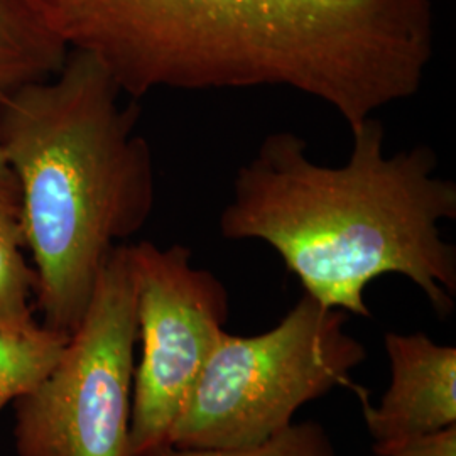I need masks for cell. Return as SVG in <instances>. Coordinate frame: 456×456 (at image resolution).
<instances>
[{"mask_svg": "<svg viewBox=\"0 0 456 456\" xmlns=\"http://www.w3.org/2000/svg\"><path fill=\"white\" fill-rule=\"evenodd\" d=\"M367 357L346 313L303 293L269 331L222 333L166 444L250 448L293 424L296 411L335 387L359 392L350 372Z\"/></svg>", "mask_w": 456, "mask_h": 456, "instance_id": "cell-4", "label": "cell"}, {"mask_svg": "<svg viewBox=\"0 0 456 456\" xmlns=\"http://www.w3.org/2000/svg\"><path fill=\"white\" fill-rule=\"evenodd\" d=\"M68 53L37 0H0V97L56 75Z\"/></svg>", "mask_w": 456, "mask_h": 456, "instance_id": "cell-8", "label": "cell"}, {"mask_svg": "<svg viewBox=\"0 0 456 456\" xmlns=\"http://www.w3.org/2000/svg\"><path fill=\"white\" fill-rule=\"evenodd\" d=\"M342 166L311 161L293 132H274L237 171L220 215L228 240L271 245L305 293L370 318L367 286L384 274L412 281L446 316L456 293V250L440 224L456 218V184L435 175L429 146L386 154V129L365 118Z\"/></svg>", "mask_w": 456, "mask_h": 456, "instance_id": "cell-2", "label": "cell"}, {"mask_svg": "<svg viewBox=\"0 0 456 456\" xmlns=\"http://www.w3.org/2000/svg\"><path fill=\"white\" fill-rule=\"evenodd\" d=\"M22 250L19 212L0 207V320L33 318L36 274Z\"/></svg>", "mask_w": 456, "mask_h": 456, "instance_id": "cell-10", "label": "cell"}, {"mask_svg": "<svg viewBox=\"0 0 456 456\" xmlns=\"http://www.w3.org/2000/svg\"><path fill=\"white\" fill-rule=\"evenodd\" d=\"M184 245H129L137 343L132 391L131 456L167 443L196 379L225 331L228 293Z\"/></svg>", "mask_w": 456, "mask_h": 456, "instance_id": "cell-6", "label": "cell"}, {"mask_svg": "<svg viewBox=\"0 0 456 456\" xmlns=\"http://www.w3.org/2000/svg\"><path fill=\"white\" fill-rule=\"evenodd\" d=\"M110 73L69 51L61 69L0 97V147L17 183L24 248L43 323L71 335L120 240L154 210L151 146L139 109Z\"/></svg>", "mask_w": 456, "mask_h": 456, "instance_id": "cell-3", "label": "cell"}, {"mask_svg": "<svg viewBox=\"0 0 456 456\" xmlns=\"http://www.w3.org/2000/svg\"><path fill=\"white\" fill-rule=\"evenodd\" d=\"M69 51L122 94L282 86L350 129L419 92L435 51L429 0H37Z\"/></svg>", "mask_w": 456, "mask_h": 456, "instance_id": "cell-1", "label": "cell"}, {"mask_svg": "<svg viewBox=\"0 0 456 456\" xmlns=\"http://www.w3.org/2000/svg\"><path fill=\"white\" fill-rule=\"evenodd\" d=\"M0 207L19 212L17 183L0 147Z\"/></svg>", "mask_w": 456, "mask_h": 456, "instance_id": "cell-13", "label": "cell"}, {"mask_svg": "<svg viewBox=\"0 0 456 456\" xmlns=\"http://www.w3.org/2000/svg\"><path fill=\"white\" fill-rule=\"evenodd\" d=\"M147 456H337L322 424L293 423L257 446L250 448H180L163 444Z\"/></svg>", "mask_w": 456, "mask_h": 456, "instance_id": "cell-11", "label": "cell"}, {"mask_svg": "<svg viewBox=\"0 0 456 456\" xmlns=\"http://www.w3.org/2000/svg\"><path fill=\"white\" fill-rule=\"evenodd\" d=\"M137 316L129 245L103 264L61 357L16 401L19 456H131Z\"/></svg>", "mask_w": 456, "mask_h": 456, "instance_id": "cell-5", "label": "cell"}, {"mask_svg": "<svg viewBox=\"0 0 456 456\" xmlns=\"http://www.w3.org/2000/svg\"><path fill=\"white\" fill-rule=\"evenodd\" d=\"M68 338L34 318L0 320V412L51 372Z\"/></svg>", "mask_w": 456, "mask_h": 456, "instance_id": "cell-9", "label": "cell"}, {"mask_svg": "<svg viewBox=\"0 0 456 456\" xmlns=\"http://www.w3.org/2000/svg\"><path fill=\"white\" fill-rule=\"evenodd\" d=\"M375 456H456V424L435 435L411 441L391 453Z\"/></svg>", "mask_w": 456, "mask_h": 456, "instance_id": "cell-12", "label": "cell"}, {"mask_svg": "<svg viewBox=\"0 0 456 456\" xmlns=\"http://www.w3.org/2000/svg\"><path fill=\"white\" fill-rule=\"evenodd\" d=\"M391 384L379 406L360 387L363 419L375 455L456 424V348L433 342L426 333H387Z\"/></svg>", "mask_w": 456, "mask_h": 456, "instance_id": "cell-7", "label": "cell"}]
</instances>
